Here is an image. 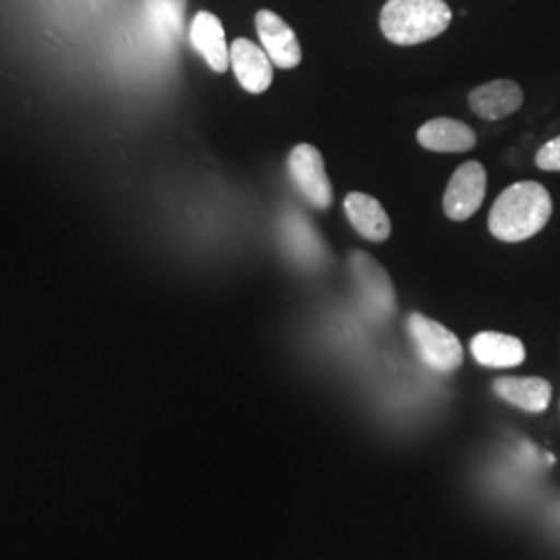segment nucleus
<instances>
[{
  "mask_svg": "<svg viewBox=\"0 0 560 560\" xmlns=\"http://www.w3.org/2000/svg\"><path fill=\"white\" fill-rule=\"evenodd\" d=\"M552 217V198L538 180H521L506 187L494 201L488 226L504 243H520L538 235Z\"/></svg>",
  "mask_w": 560,
  "mask_h": 560,
  "instance_id": "1",
  "label": "nucleus"
},
{
  "mask_svg": "<svg viewBox=\"0 0 560 560\" xmlns=\"http://www.w3.org/2000/svg\"><path fill=\"white\" fill-rule=\"evenodd\" d=\"M453 11L444 0H388L382 7L384 38L397 46H416L444 34Z\"/></svg>",
  "mask_w": 560,
  "mask_h": 560,
  "instance_id": "2",
  "label": "nucleus"
},
{
  "mask_svg": "<svg viewBox=\"0 0 560 560\" xmlns=\"http://www.w3.org/2000/svg\"><path fill=\"white\" fill-rule=\"evenodd\" d=\"M407 328L421 360L432 370L448 374L463 363L460 340L441 322L430 320L423 314H411L407 318Z\"/></svg>",
  "mask_w": 560,
  "mask_h": 560,
  "instance_id": "3",
  "label": "nucleus"
},
{
  "mask_svg": "<svg viewBox=\"0 0 560 560\" xmlns=\"http://www.w3.org/2000/svg\"><path fill=\"white\" fill-rule=\"evenodd\" d=\"M349 268L365 312L374 320H386L397 307V295L388 272L365 252H355L349 260Z\"/></svg>",
  "mask_w": 560,
  "mask_h": 560,
  "instance_id": "4",
  "label": "nucleus"
},
{
  "mask_svg": "<svg viewBox=\"0 0 560 560\" xmlns=\"http://www.w3.org/2000/svg\"><path fill=\"white\" fill-rule=\"evenodd\" d=\"M289 173L301 196L314 208L326 210L332 203V185L324 168L320 150L300 143L289 154Z\"/></svg>",
  "mask_w": 560,
  "mask_h": 560,
  "instance_id": "5",
  "label": "nucleus"
},
{
  "mask_svg": "<svg viewBox=\"0 0 560 560\" xmlns=\"http://www.w3.org/2000/svg\"><path fill=\"white\" fill-rule=\"evenodd\" d=\"M486 185L488 177L480 162L469 161L460 164L444 191V214L455 222L471 219L480 210L481 201L486 198Z\"/></svg>",
  "mask_w": 560,
  "mask_h": 560,
  "instance_id": "6",
  "label": "nucleus"
},
{
  "mask_svg": "<svg viewBox=\"0 0 560 560\" xmlns=\"http://www.w3.org/2000/svg\"><path fill=\"white\" fill-rule=\"evenodd\" d=\"M256 30L261 48L280 69H295L301 62V44L291 25L275 11L261 9L256 13Z\"/></svg>",
  "mask_w": 560,
  "mask_h": 560,
  "instance_id": "7",
  "label": "nucleus"
},
{
  "mask_svg": "<svg viewBox=\"0 0 560 560\" xmlns=\"http://www.w3.org/2000/svg\"><path fill=\"white\" fill-rule=\"evenodd\" d=\"M231 67L241 88L249 94L266 92L275 80V65L266 50L247 38H237L231 44Z\"/></svg>",
  "mask_w": 560,
  "mask_h": 560,
  "instance_id": "8",
  "label": "nucleus"
},
{
  "mask_svg": "<svg viewBox=\"0 0 560 560\" xmlns=\"http://www.w3.org/2000/svg\"><path fill=\"white\" fill-rule=\"evenodd\" d=\"M189 38L212 71L224 73L231 67V46L226 44L224 27L217 15L200 11L191 21Z\"/></svg>",
  "mask_w": 560,
  "mask_h": 560,
  "instance_id": "9",
  "label": "nucleus"
},
{
  "mask_svg": "<svg viewBox=\"0 0 560 560\" xmlns=\"http://www.w3.org/2000/svg\"><path fill=\"white\" fill-rule=\"evenodd\" d=\"M523 104V90L515 81L497 80L483 83L469 94L471 110L486 120H501L517 113Z\"/></svg>",
  "mask_w": 560,
  "mask_h": 560,
  "instance_id": "10",
  "label": "nucleus"
},
{
  "mask_svg": "<svg viewBox=\"0 0 560 560\" xmlns=\"http://www.w3.org/2000/svg\"><path fill=\"white\" fill-rule=\"evenodd\" d=\"M345 214L363 240L382 243L390 237V219L376 198L351 191L345 198Z\"/></svg>",
  "mask_w": 560,
  "mask_h": 560,
  "instance_id": "11",
  "label": "nucleus"
},
{
  "mask_svg": "<svg viewBox=\"0 0 560 560\" xmlns=\"http://www.w3.org/2000/svg\"><path fill=\"white\" fill-rule=\"evenodd\" d=\"M418 141L432 152H469L476 148V131L455 119H434L421 125Z\"/></svg>",
  "mask_w": 560,
  "mask_h": 560,
  "instance_id": "12",
  "label": "nucleus"
},
{
  "mask_svg": "<svg viewBox=\"0 0 560 560\" xmlns=\"http://www.w3.org/2000/svg\"><path fill=\"white\" fill-rule=\"evenodd\" d=\"M494 393L502 400L520 407L529 413H541L548 409L552 399L550 382L536 376H504L494 381Z\"/></svg>",
  "mask_w": 560,
  "mask_h": 560,
  "instance_id": "13",
  "label": "nucleus"
},
{
  "mask_svg": "<svg viewBox=\"0 0 560 560\" xmlns=\"http://www.w3.org/2000/svg\"><path fill=\"white\" fill-rule=\"evenodd\" d=\"M471 355L486 368H517L525 361V347L517 337L502 332H480L471 340Z\"/></svg>",
  "mask_w": 560,
  "mask_h": 560,
  "instance_id": "14",
  "label": "nucleus"
},
{
  "mask_svg": "<svg viewBox=\"0 0 560 560\" xmlns=\"http://www.w3.org/2000/svg\"><path fill=\"white\" fill-rule=\"evenodd\" d=\"M282 235L289 252L303 264H318L324 258V245L312 224L301 214L291 212L282 224Z\"/></svg>",
  "mask_w": 560,
  "mask_h": 560,
  "instance_id": "15",
  "label": "nucleus"
},
{
  "mask_svg": "<svg viewBox=\"0 0 560 560\" xmlns=\"http://www.w3.org/2000/svg\"><path fill=\"white\" fill-rule=\"evenodd\" d=\"M187 0H150V20L164 38H175L183 27Z\"/></svg>",
  "mask_w": 560,
  "mask_h": 560,
  "instance_id": "16",
  "label": "nucleus"
},
{
  "mask_svg": "<svg viewBox=\"0 0 560 560\" xmlns=\"http://www.w3.org/2000/svg\"><path fill=\"white\" fill-rule=\"evenodd\" d=\"M536 164L541 171H550V173L560 171V136L541 145L536 154Z\"/></svg>",
  "mask_w": 560,
  "mask_h": 560,
  "instance_id": "17",
  "label": "nucleus"
}]
</instances>
